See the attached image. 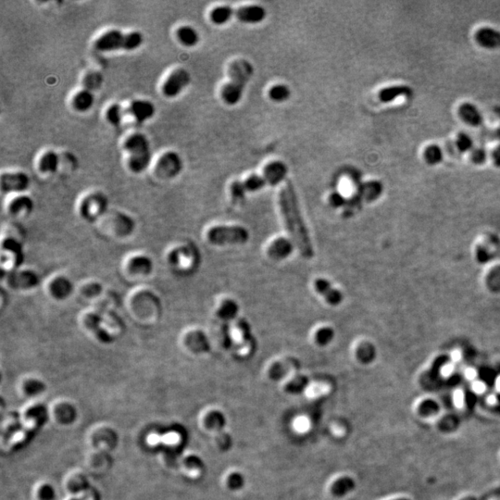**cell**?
Returning <instances> with one entry per match:
<instances>
[{
    "instance_id": "ffe728a7",
    "label": "cell",
    "mask_w": 500,
    "mask_h": 500,
    "mask_svg": "<svg viewBox=\"0 0 500 500\" xmlns=\"http://www.w3.org/2000/svg\"><path fill=\"white\" fill-rule=\"evenodd\" d=\"M293 251V246L286 238H278L272 242L268 249V254L274 259H283L288 257Z\"/></svg>"
},
{
    "instance_id": "4fadbf2b",
    "label": "cell",
    "mask_w": 500,
    "mask_h": 500,
    "mask_svg": "<svg viewBox=\"0 0 500 500\" xmlns=\"http://www.w3.org/2000/svg\"><path fill=\"white\" fill-rule=\"evenodd\" d=\"M317 292L322 294L324 299L332 306H337L343 300V294L337 289L332 287L328 280L319 278L314 283Z\"/></svg>"
},
{
    "instance_id": "8992f818",
    "label": "cell",
    "mask_w": 500,
    "mask_h": 500,
    "mask_svg": "<svg viewBox=\"0 0 500 500\" xmlns=\"http://www.w3.org/2000/svg\"><path fill=\"white\" fill-rule=\"evenodd\" d=\"M191 81L189 73L183 68L176 69L162 84V93L167 97H175L180 95Z\"/></svg>"
},
{
    "instance_id": "4316f807",
    "label": "cell",
    "mask_w": 500,
    "mask_h": 500,
    "mask_svg": "<svg viewBox=\"0 0 500 500\" xmlns=\"http://www.w3.org/2000/svg\"><path fill=\"white\" fill-rule=\"evenodd\" d=\"M125 115H126V109L120 104H112L106 112V118L108 122L115 126L121 125Z\"/></svg>"
},
{
    "instance_id": "cb8c5ba5",
    "label": "cell",
    "mask_w": 500,
    "mask_h": 500,
    "mask_svg": "<svg viewBox=\"0 0 500 500\" xmlns=\"http://www.w3.org/2000/svg\"><path fill=\"white\" fill-rule=\"evenodd\" d=\"M59 165V155L54 151H46L40 158L38 168L43 173H53L57 171Z\"/></svg>"
},
{
    "instance_id": "6da1fadb",
    "label": "cell",
    "mask_w": 500,
    "mask_h": 500,
    "mask_svg": "<svg viewBox=\"0 0 500 500\" xmlns=\"http://www.w3.org/2000/svg\"><path fill=\"white\" fill-rule=\"evenodd\" d=\"M279 206L288 234L291 236L302 256L313 257L314 250L309 232L302 219L296 194L291 182H287L279 194Z\"/></svg>"
},
{
    "instance_id": "603a6c76",
    "label": "cell",
    "mask_w": 500,
    "mask_h": 500,
    "mask_svg": "<svg viewBox=\"0 0 500 500\" xmlns=\"http://www.w3.org/2000/svg\"><path fill=\"white\" fill-rule=\"evenodd\" d=\"M178 40L185 46H195L199 42L198 31L189 25L180 26L176 31Z\"/></svg>"
},
{
    "instance_id": "44dd1931",
    "label": "cell",
    "mask_w": 500,
    "mask_h": 500,
    "mask_svg": "<svg viewBox=\"0 0 500 500\" xmlns=\"http://www.w3.org/2000/svg\"><path fill=\"white\" fill-rule=\"evenodd\" d=\"M309 386V378L306 375H296L285 383L284 391L289 395H298L308 389Z\"/></svg>"
},
{
    "instance_id": "1f68e13d",
    "label": "cell",
    "mask_w": 500,
    "mask_h": 500,
    "mask_svg": "<svg viewBox=\"0 0 500 500\" xmlns=\"http://www.w3.org/2000/svg\"><path fill=\"white\" fill-rule=\"evenodd\" d=\"M33 208V200L29 197L22 196L17 199H13L10 203V210L13 213H18L22 210L31 211Z\"/></svg>"
},
{
    "instance_id": "2e32d148",
    "label": "cell",
    "mask_w": 500,
    "mask_h": 500,
    "mask_svg": "<svg viewBox=\"0 0 500 500\" xmlns=\"http://www.w3.org/2000/svg\"><path fill=\"white\" fill-rule=\"evenodd\" d=\"M262 173L270 185H275L281 183L287 176V165L279 161L270 162L265 166Z\"/></svg>"
},
{
    "instance_id": "4dcf8cb0",
    "label": "cell",
    "mask_w": 500,
    "mask_h": 500,
    "mask_svg": "<svg viewBox=\"0 0 500 500\" xmlns=\"http://www.w3.org/2000/svg\"><path fill=\"white\" fill-rule=\"evenodd\" d=\"M424 159L429 165H437L443 161V151L437 145H431L424 151Z\"/></svg>"
},
{
    "instance_id": "d590c367",
    "label": "cell",
    "mask_w": 500,
    "mask_h": 500,
    "mask_svg": "<svg viewBox=\"0 0 500 500\" xmlns=\"http://www.w3.org/2000/svg\"><path fill=\"white\" fill-rule=\"evenodd\" d=\"M334 336L333 331L329 327H323L315 333V341L320 346H325L331 342Z\"/></svg>"
},
{
    "instance_id": "83f0119b",
    "label": "cell",
    "mask_w": 500,
    "mask_h": 500,
    "mask_svg": "<svg viewBox=\"0 0 500 500\" xmlns=\"http://www.w3.org/2000/svg\"><path fill=\"white\" fill-rule=\"evenodd\" d=\"M51 291L56 297L64 298L72 292V284L65 278H59L52 284Z\"/></svg>"
},
{
    "instance_id": "9c48e42d",
    "label": "cell",
    "mask_w": 500,
    "mask_h": 500,
    "mask_svg": "<svg viewBox=\"0 0 500 500\" xmlns=\"http://www.w3.org/2000/svg\"><path fill=\"white\" fill-rule=\"evenodd\" d=\"M183 168V162L180 156L173 152L169 151L162 155L157 164V172L161 176L174 177Z\"/></svg>"
},
{
    "instance_id": "ab89813d",
    "label": "cell",
    "mask_w": 500,
    "mask_h": 500,
    "mask_svg": "<svg viewBox=\"0 0 500 500\" xmlns=\"http://www.w3.org/2000/svg\"><path fill=\"white\" fill-rule=\"evenodd\" d=\"M403 500V499H401V500Z\"/></svg>"
},
{
    "instance_id": "30bf717a",
    "label": "cell",
    "mask_w": 500,
    "mask_h": 500,
    "mask_svg": "<svg viewBox=\"0 0 500 500\" xmlns=\"http://www.w3.org/2000/svg\"><path fill=\"white\" fill-rule=\"evenodd\" d=\"M202 425L207 431L211 432L213 434H221L226 431L225 427L227 424L226 417L224 413L218 409H208L202 414L201 418Z\"/></svg>"
},
{
    "instance_id": "ac0fdd59",
    "label": "cell",
    "mask_w": 500,
    "mask_h": 500,
    "mask_svg": "<svg viewBox=\"0 0 500 500\" xmlns=\"http://www.w3.org/2000/svg\"><path fill=\"white\" fill-rule=\"evenodd\" d=\"M458 115L467 125L478 127L483 123V115L478 108L471 103H464L458 108Z\"/></svg>"
},
{
    "instance_id": "f546056e",
    "label": "cell",
    "mask_w": 500,
    "mask_h": 500,
    "mask_svg": "<svg viewBox=\"0 0 500 500\" xmlns=\"http://www.w3.org/2000/svg\"><path fill=\"white\" fill-rule=\"evenodd\" d=\"M238 311V306L236 302L226 299L221 302V307L218 311L219 316L223 320H232L236 317Z\"/></svg>"
},
{
    "instance_id": "836d02e7",
    "label": "cell",
    "mask_w": 500,
    "mask_h": 500,
    "mask_svg": "<svg viewBox=\"0 0 500 500\" xmlns=\"http://www.w3.org/2000/svg\"><path fill=\"white\" fill-rule=\"evenodd\" d=\"M131 266L134 272H141V273H147V272H150L152 269V264H151V261L149 260V258L143 257V256L134 257L132 260Z\"/></svg>"
},
{
    "instance_id": "74e56055",
    "label": "cell",
    "mask_w": 500,
    "mask_h": 500,
    "mask_svg": "<svg viewBox=\"0 0 500 500\" xmlns=\"http://www.w3.org/2000/svg\"><path fill=\"white\" fill-rule=\"evenodd\" d=\"M487 153L484 147H476L471 150V162L476 165H483L486 161Z\"/></svg>"
},
{
    "instance_id": "7c38bea8",
    "label": "cell",
    "mask_w": 500,
    "mask_h": 500,
    "mask_svg": "<svg viewBox=\"0 0 500 500\" xmlns=\"http://www.w3.org/2000/svg\"><path fill=\"white\" fill-rule=\"evenodd\" d=\"M234 17L240 22L250 24H256L262 22L266 18V10L258 5L243 6L235 9Z\"/></svg>"
},
{
    "instance_id": "d6986e66",
    "label": "cell",
    "mask_w": 500,
    "mask_h": 500,
    "mask_svg": "<svg viewBox=\"0 0 500 500\" xmlns=\"http://www.w3.org/2000/svg\"><path fill=\"white\" fill-rule=\"evenodd\" d=\"M246 482L245 474L236 469L229 470L222 478L223 486L231 492H238L244 489Z\"/></svg>"
},
{
    "instance_id": "7a4b0ae2",
    "label": "cell",
    "mask_w": 500,
    "mask_h": 500,
    "mask_svg": "<svg viewBox=\"0 0 500 500\" xmlns=\"http://www.w3.org/2000/svg\"><path fill=\"white\" fill-rule=\"evenodd\" d=\"M253 73L254 69L249 60H234L229 65V82L221 88V99L228 105L238 103L243 96L244 90L251 79Z\"/></svg>"
},
{
    "instance_id": "8d00e7d4",
    "label": "cell",
    "mask_w": 500,
    "mask_h": 500,
    "mask_svg": "<svg viewBox=\"0 0 500 500\" xmlns=\"http://www.w3.org/2000/svg\"><path fill=\"white\" fill-rule=\"evenodd\" d=\"M293 426H294V430L296 433L305 434V433H307L308 431H309L310 426H311V423H310L309 419L306 416L300 415V416L295 417V419L293 421Z\"/></svg>"
},
{
    "instance_id": "e0dca14e",
    "label": "cell",
    "mask_w": 500,
    "mask_h": 500,
    "mask_svg": "<svg viewBox=\"0 0 500 500\" xmlns=\"http://www.w3.org/2000/svg\"><path fill=\"white\" fill-rule=\"evenodd\" d=\"M185 344L195 353H205L210 348L208 339L203 332L194 331L189 333L185 337Z\"/></svg>"
},
{
    "instance_id": "484cf974",
    "label": "cell",
    "mask_w": 500,
    "mask_h": 500,
    "mask_svg": "<svg viewBox=\"0 0 500 500\" xmlns=\"http://www.w3.org/2000/svg\"><path fill=\"white\" fill-rule=\"evenodd\" d=\"M235 9L229 6H219L214 7L210 12V20L216 25H222L228 22L234 17Z\"/></svg>"
},
{
    "instance_id": "5b68a950",
    "label": "cell",
    "mask_w": 500,
    "mask_h": 500,
    "mask_svg": "<svg viewBox=\"0 0 500 500\" xmlns=\"http://www.w3.org/2000/svg\"><path fill=\"white\" fill-rule=\"evenodd\" d=\"M249 237V232L241 226H215L208 233V241L218 246L245 244Z\"/></svg>"
},
{
    "instance_id": "d6a6232c",
    "label": "cell",
    "mask_w": 500,
    "mask_h": 500,
    "mask_svg": "<svg viewBox=\"0 0 500 500\" xmlns=\"http://www.w3.org/2000/svg\"><path fill=\"white\" fill-rule=\"evenodd\" d=\"M357 358L362 363H368L373 361L375 358V349L374 346L369 343H362L358 347Z\"/></svg>"
},
{
    "instance_id": "e575fe53",
    "label": "cell",
    "mask_w": 500,
    "mask_h": 500,
    "mask_svg": "<svg viewBox=\"0 0 500 500\" xmlns=\"http://www.w3.org/2000/svg\"><path fill=\"white\" fill-rule=\"evenodd\" d=\"M456 145L458 149L460 152H469L473 149V141L471 139V136L465 132L458 133L456 140Z\"/></svg>"
},
{
    "instance_id": "d4e9b609",
    "label": "cell",
    "mask_w": 500,
    "mask_h": 500,
    "mask_svg": "<svg viewBox=\"0 0 500 500\" xmlns=\"http://www.w3.org/2000/svg\"><path fill=\"white\" fill-rule=\"evenodd\" d=\"M95 101V97L88 90H81L75 94L73 98V105L76 111L84 112L90 110Z\"/></svg>"
},
{
    "instance_id": "8fae6325",
    "label": "cell",
    "mask_w": 500,
    "mask_h": 500,
    "mask_svg": "<svg viewBox=\"0 0 500 500\" xmlns=\"http://www.w3.org/2000/svg\"><path fill=\"white\" fill-rule=\"evenodd\" d=\"M156 113L154 104L145 99L132 101L126 109V114L131 115L138 123H144L152 118Z\"/></svg>"
},
{
    "instance_id": "9a60e30c",
    "label": "cell",
    "mask_w": 500,
    "mask_h": 500,
    "mask_svg": "<svg viewBox=\"0 0 500 500\" xmlns=\"http://www.w3.org/2000/svg\"><path fill=\"white\" fill-rule=\"evenodd\" d=\"M298 362L294 359H287L285 361L273 363L268 371V376L272 381H280L289 375L293 370L298 367Z\"/></svg>"
},
{
    "instance_id": "f1b7e54d",
    "label": "cell",
    "mask_w": 500,
    "mask_h": 500,
    "mask_svg": "<svg viewBox=\"0 0 500 500\" xmlns=\"http://www.w3.org/2000/svg\"><path fill=\"white\" fill-rule=\"evenodd\" d=\"M291 95L290 89L286 84H275L269 91L270 98L275 102H284L287 100Z\"/></svg>"
},
{
    "instance_id": "7402d4cb",
    "label": "cell",
    "mask_w": 500,
    "mask_h": 500,
    "mask_svg": "<svg viewBox=\"0 0 500 500\" xmlns=\"http://www.w3.org/2000/svg\"><path fill=\"white\" fill-rule=\"evenodd\" d=\"M412 89L405 85H393L382 89L379 92V99L383 103H389L402 96H410Z\"/></svg>"
},
{
    "instance_id": "f35d334b",
    "label": "cell",
    "mask_w": 500,
    "mask_h": 500,
    "mask_svg": "<svg viewBox=\"0 0 500 500\" xmlns=\"http://www.w3.org/2000/svg\"><path fill=\"white\" fill-rule=\"evenodd\" d=\"M492 158H493L495 166L500 168V146L495 148V150L493 151V155H492Z\"/></svg>"
},
{
    "instance_id": "3957f363",
    "label": "cell",
    "mask_w": 500,
    "mask_h": 500,
    "mask_svg": "<svg viewBox=\"0 0 500 500\" xmlns=\"http://www.w3.org/2000/svg\"><path fill=\"white\" fill-rule=\"evenodd\" d=\"M143 42L144 37L140 32L124 33L120 30L112 29L107 31L96 39L95 47L101 52L132 51L140 47Z\"/></svg>"
},
{
    "instance_id": "277c9868",
    "label": "cell",
    "mask_w": 500,
    "mask_h": 500,
    "mask_svg": "<svg viewBox=\"0 0 500 500\" xmlns=\"http://www.w3.org/2000/svg\"><path fill=\"white\" fill-rule=\"evenodd\" d=\"M124 148L129 154L128 166L132 172L141 173L149 166L152 152L149 140L145 134L135 132L129 135L124 143Z\"/></svg>"
},
{
    "instance_id": "ba28073f",
    "label": "cell",
    "mask_w": 500,
    "mask_h": 500,
    "mask_svg": "<svg viewBox=\"0 0 500 500\" xmlns=\"http://www.w3.org/2000/svg\"><path fill=\"white\" fill-rule=\"evenodd\" d=\"M0 185L3 193L22 192L29 187L30 178L22 171L4 172L0 177Z\"/></svg>"
},
{
    "instance_id": "5bb4252c",
    "label": "cell",
    "mask_w": 500,
    "mask_h": 500,
    "mask_svg": "<svg viewBox=\"0 0 500 500\" xmlns=\"http://www.w3.org/2000/svg\"><path fill=\"white\" fill-rule=\"evenodd\" d=\"M475 39L481 46L487 49L500 47V32L494 28L484 27L479 29L475 34Z\"/></svg>"
},
{
    "instance_id": "52a82bcc",
    "label": "cell",
    "mask_w": 500,
    "mask_h": 500,
    "mask_svg": "<svg viewBox=\"0 0 500 500\" xmlns=\"http://www.w3.org/2000/svg\"><path fill=\"white\" fill-rule=\"evenodd\" d=\"M356 488L355 479L348 473H339L333 476L327 486L326 491L333 499H344Z\"/></svg>"
}]
</instances>
